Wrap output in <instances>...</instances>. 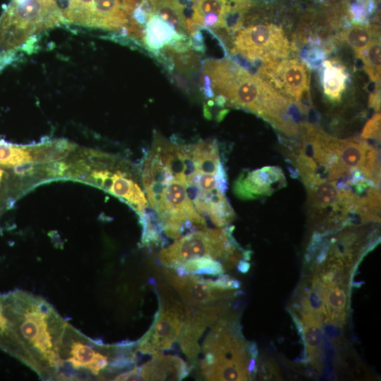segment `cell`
Wrapping results in <instances>:
<instances>
[{"label": "cell", "mask_w": 381, "mask_h": 381, "mask_svg": "<svg viewBox=\"0 0 381 381\" xmlns=\"http://www.w3.org/2000/svg\"><path fill=\"white\" fill-rule=\"evenodd\" d=\"M142 170L147 199L162 232L169 238L207 227L188 195L183 164V144L155 133Z\"/></svg>", "instance_id": "6da1fadb"}, {"label": "cell", "mask_w": 381, "mask_h": 381, "mask_svg": "<svg viewBox=\"0 0 381 381\" xmlns=\"http://www.w3.org/2000/svg\"><path fill=\"white\" fill-rule=\"evenodd\" d=\"M202 72V91L207 98L214 97L218 106L254 113L284 133L291 129L294 122L289 109L293 101L260 76L228 59L205 60Z\"/></svg>", "instance_id": "7a4b0ae2"}, {"label": "cell", "mask_w": 381, "mask_h": 381, "mask_svg": "<svg viewBox=\"0 0 381 381\" xmlns=\"http://www.w3.org/2000/svg\"><path fill=\"white\" fill-rule=\"evenodd\" d=\"M5 300L21 361L42 376L57 377L60 348L68 324L45 301L32 295L14 293Z\"/></svg>", "instance_id": "3957f363"}, {"label": "cell", "mask_w": 381, "mask_h": 381, "mask_svg": "<svg viewBox=\"0 0 381 381\" xmlns=\"http://www.w3.org/2000/svg\"><path fill=\"white\" fill-rule=\"evenodd\" d=\"M183 163L188 195L197 212L217 227L228 226L236 214L225 195L227 176L217 140L185 145Z\"/></svg>", "instance_id": "277c9868"}, {"label": "cell", "mask_w": 381, "mask_h": 381, "mask_svg": "<svg viewBox=\"0 0 381 381\" xmlns=\"http://www.w3.org/2000/svg\"><path fill=\"white\" fill-rule=\"evenodd\" d=\"M200 346L197 367L207 380H247L255 371V358L245 344L236 317L228 311L213 325Z\"/></svg>", "instance_id": "5b68a950"}, {"label": "cell", "mask_w": 381, "mask_h": 381, "mask_svg": "<svg viewBox=\"0 0 381 381\" xmlns=\"http://www.w3.org/2000/svg\"><path fill=\"white\" fill-rule=\"evenodd\" d=\"M234 226L204 228L176 239L158 254L160 264L174 270L186 262L210 258L222 262L225 270L240 260L250 259L251 251L242 250L231 235Z\"/></svg>", "instance_id": "8992f818"}, {"label": "cell", "mask_w": 381, "mask_h": 381, "mask_svg": "<svg viewBox=\"0 0 381 381\" xmlns=\"http://www.w3.org/2000/svg\"><path fill=\"white\" fill-rule=\"evenodd\" d=\"M61 23L56 0H13L0 17V53L17 52L32 35Z\"/></svg>", "instance_id": "52a82bcc"}, {"label": "cell", "mask_w": 381, "mask_h": 381, "mask_svg": "<svg viewBox=\"0 0 381 381\" xmlns=\"http://www.w3.org/2000/svg\"><path fill=\"white\" fill-rule=\"evenodd\" d=\"M140 0H59L66 24L126 35L133 13Z\"/></svg>", "instance_id": "ba28073f"}, {"label": "cell", "mask_w": 381, "mask_h": 381, "mask_svg": "<svg viewBox=\"0 0 381 381\" xmlns=\"http://www.w3.org/2000/svg\"><path fill=\"white\" fill-rule=\"evenodd\" d=\"M291 48L282 28L272 23H258L240 29L231 52L252 64H270L286 59Z\"/></svg>", "instance_id": "9c48e42d"}, {"label": "cell", "mask_w": 381, "mask_h": 381, "mask_svg": "<svg viewBox=\"0 0 381 381\" xmlns=\"http://www.w3.org/2000/svg\"><path fill=\"white\" fill-rule=\"evenodd\" d=\"M159 309L150 329L140 339L137 350L143 354L155 355L172 348L182 327L185 308L181 301L164 285L158 287Z\"/></svg>", "instance_id": "30bf717a"}, {"label": "cell", "mask_w": 381, "mask_h": 381, "mask_svg": "<svg viewBox=\"0 0 381 381\" xmlns=\"http://www.w3.org/2000/svg\"><path fill=\"white\" fill-rule=\"evenodd\" d=\"M229 303L222 301L196 308L185 307L178 342L190 367H196L200 352L199 341L208 327L229 311Z\"/></svg>", "instance_id": "8fae6325"}, {"label": "cell", "mask_w": 381, "mask_h": 381, "mask_svg": "<svg viewBox=\"0 0 381 381\" xmlns=\"http://www.w3.org/2000/svg\"><path fill=\"white\" fill-rule=\"evenodd\" d=\"M162 272L185 307L196 308L226 301L237 295L236 290L219 288L216 279H206L195 274L179 275L172 270L165 267Z\"/></svg>", "instance_id": "7c38bea8"}, {"label": "cell", "mask_w": 381, "mask_h": 381, "mask_svg": "<svg viewBox=\"0 0 381 381\" xmlns=\"http://www.w3.org/2000/svg\"><path fill=\"white\" fill-rule=\"evenodd\" d=\"M258 76L284 96L294 101L309 87L310 76L306 66L297 59H286L260 65Z\"/></svg>", "instance_id": "4fadbf2b"}, {"label": "cell", "mask_w": 381, "mask_h": 381, "mask_svg": "<svg viewBox=\"0 0 381 381\" xmlns=\"http://www.w3.org/2000/svg\"><path fill=\"white\" fill-rule=\"evenodd\" d=\"M286 186V178L282 169L267 166L242 172L234 183L233 191L240 199L253 200L270 196Z\"/></svg>", "instance_id": "5bb4252c"}, {"label": "cell", "mask_w": 381, "mask_h": 381, "mask_svg": "<svg viewBox=\"0 0 381 381\" xmlns=\"http://www.w3.org/2000/svg\"><path fill=\"white\" fill-rule=\"evenodd\" d=\"M190 365L177 356L152 355V358L140 367L121 373L116 380H181L190 372Z\"/></svg>", "instance_id": "9a60e30c"}, {"label": "cell", "mask_w": 381, "mask_h": 381, "mask_svg": "<svg viewBox=\"0 0 381 381\" xmlns=\"http://www.w3.org/2000/svg\"><path fill=\"white\" fill-rule=\"evenodd\" d=\"M233 0H199L192 16V22L198 30L202 28L219 31L223 28L224 20Z\"/></svg>", "instance_id": "2e32d148"}, {"label": "cell", "mask_w": 381, "mask_h": 381, "mask_svg": "<svg viewBox=\"0 0 381 381\" xmlns=\"http://www.w3.org/2000/svg\"><path fill=\"white\" fill-rule=\"evenodd\" d=\"M349 291L347 284L327 286L322 293V314L325 322L343 326L346 317Z\"/></svg>", "instance_id": "e0dca14e"}, {"label": "cell", "mask_w": 381, "mask_h": 381, "mask_svg": "<svg viewBox=\"0 0 381 381\" xmlns=\"http://www.w3.org/2000/svg\"><path fill=\"white\" fill-rule=\"evenodd\" d=\"M349 73L339 61L326 60L322 64L321 81L323 92L332 102H339L344 93Z\"/></svg>", "instance_id": "ac0fdd59"}, {"label": "cell", "mask_w": 381, "mask_h": 381, "mask_svg": "<svg viewBox=\"0 0 381 381\" xmlns=\"http://www.w3.org/2000/svg\"><path fill=\"white\" fill-rule=\"evenodd\" d=\"M322 316L316 315H302L300 325L303 328L304 341L310 364L315 368L320 366L322 353Z\"/></svg>", "instance_id": "d6986e66"}, {"label": "cell", "mask_w": 381, "mask_h": 381, "mask_svg": "<svg viewBox=\"0 0 381 381\" xmlns=\"http://www.w3.org/2000/svg\"><path fill=\"white\" fill-rule=\"evenodd\" d=\"M335 145L337 155L347 169L362 171L370 145L363 139L336 138Z\"/></svg>", "instance_id": "ffe728a7"}, {"label": "cell", "mask_w": 381, "mask_h": 381, "mask_svg": "<svg viewBox=\"0 0 381 381\" xmlns=\"http://www.w3.org/2000/svg\"><path fill=\"white\" fill-rule=\"evenodd\" d=\"M341 37L356 54L365 48L374 39L380 38V30L377 25L353 24L344 30Z\"/></svg>", "instance_id": "44dd1931"}, {"label": "cell", "mask_w": 381, "mask_h": 381, "mask_svg": "<svg viewBox=\"0 0 381 381\" xmlns=\"http://www.w3.org/2000/svg\"><path fill=\"white\" fill-rule=\"evenodd\" d=\"M173 271L179 275L195 274L217 277L224 273L225 268L222 262L217 260L202 258L188 261Z\"/></svg>", "instance_id": "7402d4cb"}, {"label": "cell", "mask_w": 381, "mask_h": 381, "mask_svg": "<svg viewBox=\"0 0 381 381\" xmlns=\"http://www.w3.org/2000/svg\"><path fill=\"white\" fill-rule=\"evenodd\" d=\"M361 59L370 79L380 82V40L374 39L365 48L356 54Z\"/></svg>", "instance_id": "603a6c76"}, {"label": "cell", "mask_w": 381, "mask_h": 381, "mask_svg": "<svg viewBox=\"0 0 381 381\" xmlns=\"http://www.w3.org/2000/svg\"><path fill=\"white\" fill-rule=\"evenodd\" d=\"M0 347L18 358L20 355V349L12 323L6 313L4 296L0 297Z\"/></svg>", "instance_id": "cb8c5ba5"}, {"label": "cell", "mask_w": 381, "mask_h": 381, "mask_svg": "<svg viewBox=\"0 0 381 381\" xmlns=\"http://www.w3.org/2000/svg\"><path fill=\"white\" fill-rule=\"evenodd\" d=\"M325 55V52L317 46L306 47L301 51L302 60L308 68L312 69H316L322 65Z\"/></svg>", "instance_id": "d4e9b609"}, {"label": "cell", "mask_w": 381, "mask_h": 381, "mask_svg": "<svg viewBox=\"0 0 381 381\" xmlns=\"http://www.w3.org/2000/svg\"><path fill=\"white\" fill-rule=\"evenodd\" d=\"M363 139H375L380 141V113H376L365 123L362 133Z\"/></svg>", "instance_id": "484cf974"}, {"label": "cell", "mask_w": 381, "mask_h": 381, "mask_svg": "<svg viewBox=\"0 0 381 381\" xmlns=\"http://www.w3.org/2000/svg\"><path fill=\"white\" fill-rule=\"evenodd\" d=\"M32 161V157L25 149L12 146V152L8 165H16Z\"/></svg>", "instance_id": "4316f807"}, {"label": "cell", "mask_w": 381, "mask_h": 381, "mask_svg": "<svg viewBox=\"0 0 381 381\" xmlns=\"http://www.w3.org/2000/svg\"><path fill=\"white\" fill-rule=\"evenodd\" d=\"M294 102L303 114H308L312 107L310 87L304 89Z\"/></svg>", "instance_id": "83f0119b"}, {"label": "cell", "mask_w": 381, "mask_h": 381, "mask_svg": "<svg viewBox=\"0 0 381 381\" xmlns=\"http://www.w3.org/2000/svg\"><path fill=\"white\" fill-rule=\"evenodd\" d=\"M68 168V165L63 162H55L48 164L44 170L49 176H57L65 174V171Z\"/></svg>", "instance_id": "f1b7e54d"}, {"label": "cell", "mask_w": 381, "mask_h": 381, "mask_svg": "<svg viewBox=\"0 0 381 381\" xmlns=\"http://www.w3.org/2000/svg\"><path fill=\"white\" fill-rule=\"evenodd\" d=\"M369 106L374 109L375 111L380 109V82H377L376 87L369 97Z\"/></svg>", "instance_id": "f546056e"}, {"label": "cell", "mask_w": 381, "mask_h": 381, "mask_svg": "<svg viewBox=\"0 0 381 381\" xmlns=\"http://www.w3.org/2000/svg\"><path fill=\"white\" fill-rule=\"evenodd\" d=\"M12 146L0 142V163L8 165V160L11 155Z\"/></svg>", "instance_id": "4dcf8cb0"}, {"label": "cell", "mask_w": 381, "mask_h": 381, "mask_svg": "<svg viewBox=\"0 0 381 381\" xmlns=\"http://www.w3.org/2000/svg\"><path fill=\"white\" fill-rule=\"evenodd\" d=\"M33 170V164L31 162H28L15 165L13 171L17 175L24 176L28 174H31Z\"/></svg>", "instance_id": "1f68e13d"}, {"label": "cell", "mask_w": 381, "mask_h": 381, "mask_svg": "<svg viewBox=\"0 0 381 381\" xmlns=\"http://www.w3.org/2000/svg\"><path fill=\"white\" fill-rule=\"evenodd\" d=\"M2 170L0 169V182H1V176H2Z\"/></svg>", "instance_id": "d6a6232c"}]
</instances>
